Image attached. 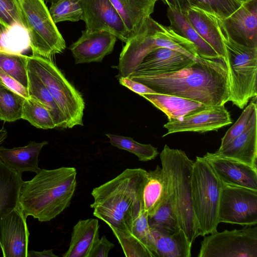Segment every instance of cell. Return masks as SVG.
<instances>
[{
  "label": "cell",
  "instance_id": "1",
  "mask_svg": "<svg viewBox=\"0 0 257 257\" xmlns=\"http://www.w3.org/2000/svg\"><path fill=\"white\" fill-rule=\"evenodd\" d=\"M128 77L157 93L182 97L208 106L224 105L229 101L228 73L222 59L198 57L191 65L178 71L134 72Z\"/></svg>",
  "mask_w": 257,
  "mask_h": 257
},
{
  "label": "cell",
  "instance_id": "2",
  "mask_svg": "<svg viewBox=\"0 0 257 257\" xmlns=\"http://www.w3.org/2000/svg\"><path fill=\"white\" fill-rule=\"evenodd\" d=\"M147 178L148 171L143 169L127 168L91 192L93 215L110 228L118 242L131 232L143 209V191Z\"/></svg>",
  "mask_w": 257,
  "mask_h": 257
},
{
  "label": "cell",
  "instance_id": "3",
  "mask_svg": "<svg viewBox=\"0 0 257 257\" xmlns=\"http://www.w3.org/2000/svg\"><path fill=\"white\" fill-rule=\"evenodd\" d=\"M74 167L40 169L30 180L24 181L19 205L26 217L49 221L70 205L77 182Z\"/></svg>",
  "mask_w": 257,
  "mask_h": 257
},
{
  "label": "cell",
  "instance_id": "4",
  "mask_svg": "<svg viewBox=\"0 0 257 257\" xmlns=\"http://www.w3.org/2000/svg\"><path fill=\"white\" fill-rule=\"evenodd\" d=\"M170 201L180 229L192 245L200 235L192 204L191 175L194 161L179 149L165 145L160 154Z\"/></svg>",
  "mask_w": 257,
  "mask_h": 257
},
{
  "label": "cell",
  "instance_id": "5",
  "mask_svg": "<svg viewBox=\"0 0 257 257\" xmlns=\"http://www.w3.org/2000/svg\"><path fill=\"white\" fill-rule=\"evenodd\" d=\"M223 183L203 157H196L191 175L192 204L201 236L217 231Z\"/></svg>",
  "mask_w": 257,
  "mask_h": 257
},
{
  "label": "cell",
  "instance_id": "6",
  "mask_svg": "<svg viewBox=\"0 0 257 257\" xmlns=\"http://www.w3.org/2000/svg\"><path fill=\"white\" fill-rule=\"evenodd\" d=\"M32 55L52 59L63 53L66 43L53 22L44 0H16Z\"/></svg>",
  "mask_w": 257,
  "mask_h": 257
},
{
  "label": "cell",
  "instance_id": "7",
  "mask_svg": "<svg viewBox=\"0 0 257 257\" xmlns=\"http://www.w3.org/2000/svg\"><path fill=\"white\" fill-rule=\"evenodd\" d=\"M27 66L39 77L52 96L63 114L66 128L83 125L85 102L82 95L52 59L32 55L28 56Z\"/></svg>",
  "mask_w": 257,
  "mask_h": 257
},
{
  "label": "cell",
  "instance_id": "8",
  "mask_svg": "<svg viewBox=\"0 0 257 257\" xmlns=\"http://www.w3.org/2000/svg\"><path fill=\"white\" fill-rule=\"evenodd\" d=\"M222 35L224 61L229 76V101L242 109L250 98L257 95V48L239 45Z\"/></svg>",
  "mask_w": 257,
  "mask_h": 257
},
{
  "label": "cell",
  "instance_id": "9",
  "mask_svg": "<svg viewBox=\"0 0 257 257\" xmlns=\"http://www.w3.org/2000/svg\"><path fill=\"white\" fill-rule=\"evenodd\" d=\"M198 256L257 257L256 225L204 236Z\"/></svg>",
  "mask_w": 257,
  "mask_h": 257
},
{
  "label": "cell",
  "instance_id": "10",
  "mask_svg": "<svg viewBox=\"0 0 257 257\" xmlns=\"http://www.w3.org/2000/svg\"><path fill=\"white\" fill-rule=\"evenodd\" d=\"M218 221L242 226L256 225L257 191L223 184L219 199Z\"/></svg>",
  "mask_w": 257,
  "mask_h": 257
},
{
  "label": "cell",
  "instance_id": "11",
  "mask_svg": "<svg viewBox=\"0 0 257 257\" xmlns=\"http://www.w3.org/2000/svg\"><path fill=\"white\" fill-rule=\"evenodd\" d=\"M79 4L86 31H107L124 43L130 39L122 19L109 0H79Z\"/></svg>",
  "mask_w": 257,
  "mask_h": 257
},
{
  "label": "cell",
  "instance_id": "12",
  "mask_svg": "<svg viewBox=\"0 0 257 257\" xmlns=\"http://www.w3.org/2000/svg\"><path fill=\"white\" fill-rule=\"evenodd\" d=\"M218 22L224 36L239 45L257 48V0L243 2L230 16Z\"/></svg>",
  "mask_w": 257,
  "mask_h": 257
},
{
  "label": "cell",
  "instance_id": "13",
  "mask_svg": "<svg viewBox=\"0 0 257 257\" xmlns=\"http://www.w3.org/2000/svg\"><path fill=\"white\" fill-rule=\"evenodd\" d=\"M164 125L169 134L186 132L202 133L218 129L232 123L229 112L224 105L210 106L193 114L169 119Z\"/></svg>",
  "mask_w": 257,
  "mask_h": 257
},
{
  "label": "cell",
  "instance_id": "14",
  "mask_svg": "<svg viewBox=\"0 0 257 257\" xmlns=\"http://www.w3.org/2000/svg\"><path fill=\"white\" fill-rule=\"evenodd\" d=\"M26 218L19 206L3 219L0 246L4 257H27L30 233Z\"/></svg>",
  "mask_w": 257,
  "mask_h": 257
},
{
  "label": "cell",
  "instance_id": "15",
  "mask_svg": "<svg viewBox=\"0 0 257 257\" xmlns=\"http://www.w3.org/2000/svg\"><path fill=\"white\" fill-rule=\"evenodd\" d=\"M203 157L223 184L257 191V169L214 153H207Z\"/></svg>",
  "mask_w": 257,
  "mask_h": 257
},
{
  "label": "cell",
  "instance_id": "16",
  "mask_svg": "<svg viewBox=\"0 0 257 257\" xmlns=\"http://www.w3.org/2000/svg\"><path fill=\"white\" fill-rule=\"evenodd\" d=\"M117 38L107 31H82L80 37L69 47L75 64L100 62L113 50Z\"/></svg>",
  "mask_w": 257,
  "mask_h": 257
},
{
  "label": "cell",
  "instance_id": "17",
  "mask_svg": "<svg viewBox=\"0 0 257 257\" xmlns=\"http://www.w3.org/2000/svg\"><path fill=\"white\" fill-rule=\"evenodd\" d=\"M214 153L257 169V109L252 113L243 132Z\"/></svg>",
  "mask_w": 257,
  "mask_h": 257
},
{
  "label": "cell",
  "instance_id": "18",
  "mask_svg": "<svg viewBox=\"0 0 257 257\" xmlns=\"http://www.w3.org/2000/svg\"><path fill=\"white\" fill-rule=\"evenodd\" d=\"M196 60L178 51L158 47L144 58L134 72L152 73L176 72L189 66Z\"/></svg>",
  "mask_w": 257,
  "mask_h": 257
},
{
  "label": "cell",
  "instance_id": "19",
  "mask_svg": "<svg viewBox=\"0 0 257 257\" xmlns=\"http://www.w3.org/2000/svg\"><path fill=\"white\" fill-rule=\"evenodd\" d=\"M119 243L125 256L154 257L148 215L144 208L134 221L131 232Z\"/></svg>",
  "mask_w": 257,
  "mask_h": 257
},
{
  "label": "cell",
  "instance_id": "20",
  "mask_svg": "<svg viewBox=\"0 0 257 257\" xmlns=\"http://www.w3.org/2000/svg\"><path fill=\"white\" fill-rule=\"evenodd\" d=\"M185 16L199 35L211 46L219 57L224 60L225 48L218 19L207 12L192 6Z\"/></svg>",
  "mask_w": 257,
  "mask_h": 257
},
{
  "label": "cell",
  "instance_id": "21",
  "mask_svg": "<svg viewBox=\"0 0 257 257\" xmlns=\"http://www.w3.org/2000/svg\"><path fill=\"white\" fill-rule=\"evenodd\" d=\"M48 144L47 141H30L23 147L7 148L0 146V159L9 167L21 174L24 172L36 173L40 169L39 155L43 147Z\"/></svg>",
  "mask_w": 257,
  "mask_h": 257
},
{
  "label": "cell",
  "instance_id": "22",
  "mask_svg": "<svg viewBox=\"0 0 257 257\" xmlns=\"http://www.w3.org/2000/svg\"><path fill=\"white\" fill-rule=\"evenodd\" d=\"M22 174L7 166L0 159V240L3 219L20 206Z\"/></svg>",
  "mask_w": 257,
  "mask_h": 257
},
{
  "label": "cell",
  "instance_id": "23",
  "mask_svg": "<svg viewBox=\"0 0 257 257\" xmlns=\"http://www.w3.org/2000/svg\"><path fill=\"white\" fill-rule=\"evenodd\" d=\"M109 1L120 16L132 38L151 17L158 0Z\"/></svg>",
  "mask_w": 257,
  "mask_h": 257
},
{
  "label": "cell",
  "instance_id": "24",
  "mask_svg": "<svg viewBox=\"0 0 257 257\" xmlns=\"http://www.w3.org/2000/svg\"><path fill=\"white\" fill-rule=\"evenodd\" d=\"M98 220L94 218L80 220L73 226L68 250L63 257H89L99 239Z\"/></svg>",
  "mask_w": 257,
  "mask_h": 257
},
{
  "label": "cell",
  "instance_id": "25",
  "mask_svg": "<svg viewBox=\"0 0 257 257\" xmlns=\"http://www.w3.org/2000/svg\"><path fill=\"white\" fill-rule=\"evenodd\" d=\"M141 96L163 111L168 119L190 115L212 106L190 99L169 94L156 93Z\"/></svg>",
  "mask_w": 257,
  "mask_h": 257
},
{
  "label": "cell",
  "instance_id": "26",
  "mask_svg": "<svg viewBox=\"0 0 257 257\" xmlns=\"http://www.w3.org/2000/svg\"><path fill=\"white\" fill-rule=\"evenodd\" d=\"M154 257H190L192 245L184 231L172 234L162 233L150 228Z\"/></svg>",
  "mask_w": 257,
  "mask_h": 257
},
{
  "label": "cell",
  "instance_id": "27",
  "mask_svg": "<svg viewBox=\"0 0 257 257\" xmlns=\"http://www.w3.org/2000/svg\"><path fill=\"white\" fill-rule=\"evenodd\" d=\"M167 17L170 23L169 27L176 34L192 42L199 57L211 60L221 59L196 32L185 15L168 7Z\"/></svg>",
  "mask_w": 257,
  "mask_h": 257
},
{
  "label": "cell",
  "instance_id": "28",
  "mask_svg": "<svg viewBox=\"0 0 257 257\" xmlns=\"http://www.w3.org/2000/svg\"><path fill=\"white\" fill-rule=\"evenodd\" d=\"M167 190V181L162 167L148 172L143 191V204L148 216L155 214L160 207Z\"/></svg>",
  "mask_w": 257,
  "mask_h": 257
},
{
  "label": "cell",
  "instance_id": "29",
  "mask_svg": "<svg viewBox=\"0 0 257 257\" xmlns=\"http://www.w3.org/2000/svg\"><path fill=\"white\" fill-rule=\"evenodd\" d=\"M28 76L29 97L38 101L49 110L56 127L66 128L63 114L52 96L39 77L28 67Z\"/></svg>",
  "mask_w": 257,
  "mask_h": 257
},
{
  "label": "cell",
  "instance_id": "30",
  "mask_svg": "<svg viewBox=\"0 0 257 257\" xmlns=\"http://www.w3.org/2000/svg\"><path fill=\"white\" fill-rule=\"evenodd\" d=\"M153 37L157 48L165 47L178 51L196 60L198 57L193 44L174 32L169 26L153 20Z\"/></svg>",
  "mask_w": 257,
  "mask_h": 257
},
{
  "label": "cell",
  "instance_id": "31",
  "mask_svg": "<svg viewBox=\"0 0 257 257\" xmlns=\"http://www.w3.org/2000/svg\"><path fill=\"white\" fill-rule=\"evenodd\" d=\"M148 223L150 228L164 233L172 234L180 229L170 201L167 183L162 202L155 214L148 216Z\"/></svg>",
  "mask_w": 257,
  "mask_h": 257
},
{
  "label": "cell",
  "instance_id": "32",
  "mask_svg": "<svg viewBox=\"0 0 257 257\" xmlns=\"http://www.w3.org/2000/svg\"><path fill=\"white\" fill-rule=\"evenodd\" d=\"M28 56L0 50V69L28 89Z\"/></svg>",
  "mask_w": 257,
  "mask_h": 257
},
{
  "label": "cell",
  "instance_id": "33",
  "mask_svg": "<svg viewBox=\"0 0 257 257\" xmlns=\"http://www.w3.org/2000/svg\"><path fill=\"white\" fill-rule=\"evenodd\" d=\"M25 99L0 81V120L14 122L21 119Z\"/></svg>",
  "mask_w": 257,
  "mask_h": 257
},
{
  "label": "cell",
  "instance_id": "34",
  "mask_svg": "<svg viewBox=\"0 0 257 257\" xmlns=\"http://www.w3.org/2000/svg\"><path fill=\"white\" fill-rule=\"evenodd\" d=\"M22 118L39 128L47 130L56 127L49 110L42 104L30 97L25 99Z\"/></svg>",
  "mask_w": 257,
  "mask_h": 257
},
{
  "label": "cell",
  "instance_id": "35",
  "mask_svg": "<svg viewBox=\"0 0 257 257\" xmlns=\"http://www.w3.org/2000/svg\"><path fill=\"white\" fill-rule=\"evenodd\" d=\"M106 136L113 146L134 154L140 161L152 160L159 154L157 148L151 144H141L127 137L111 134H106Z\"/></svg>",
  "mask_w": 257,
  "mask_h": 257
},
{
  "label": "cell",
  "instance_id": "36",
  "mask_svg": "<svg viewBox=\"0 0 257 257\" xmlns=\"http://www.w3.org/2000/svg\"><path fill=\"white\" fill-rule=\"evenodd\" d=\"M190 5L214 16L224 19L233 14L242 5L240 0H188Z\"/></svg>",
  "mask_w": 257,
  "mask_h": 257
},
{
  "label": "cell",
  "instance_id": "37",
  "mask_svg": "<svg viewBox=\"0 0 257 257\" xmlns=\"http://www.w3.org/2000/svg\"><path fill=\"white\" fill-rule=\"evenodd\" d=\"M53 22H77L82 20V11L79 0H59L51 4L49 9Z\"/></svg>",
  "mask_w": 257,
  "mask_h": 257
},
{
  "label": "cell",
  "instance_id": "38",
  "mask_svg": "<svg viewBox=\"0 0 257 257\" xmlns=\"http://www.w3.org/2000/svg\"><path fill=\"white\" fill-rule=\"evenodd\" d=\"M17 27L23 28L16 0H0V30L6 33Z\"/></svg>",
  "mask_w": 257,
  "mask_h": 257
},
{
  "label": "cell",
  "instance_id": "39",
  "mask_svg": "<svg viewBox=\"0 0 257 257\" xmlns=\"http://www.w3.org/2000/svg\"><path fill=\"white\" fill-rule=\"evenodd\" d=\"M256 99L251 101L245 108L242 113L233 124L228 130L221 139V145L218 149H222L226 146L236 137L243 132L246 127L253 111L257 109Z\"/></svg>",
  "mask_w": 257,
  "mask_h": 257
},
{
  "label": "cell",
  "instance_id": "40",
  "mask_svg": "<svg viewBox=\"0 0 257 257\" xmlns=\"http://www.w3.org/2000/svg\"><path fill=\"white\" fill-rule=\"evenodd\" d=\"M114 247V244L104 235L97 240L89 257H107L109 251Z\"/></svg>",
  "mask_w": 257,
  "mask_h": 257
},
{
  "label": "cell",
  "instance_id": "41",
  "mask_svg": "<svg viewBox=\"0 0 257 257\" xmlns=\"http://www.w3.org/2000/svg\"><path fill=\"white\" fill-rule=\"evenodd\" d=\"M0 81L7 87L17 92L25 98L29 97L27 88L24 87L14 78L1 69Z\"/></svg>",
  "mask_w": 257,
  "mask_h": 257
},
{
  "label": "cell",
  "instance_id": "42",
  "mask_svg": "<svg viewBox=\"0 0 257 257\" xmlns=\"http://www.w3.org/2000/svg\"><path fill=\"white\" fill-rule=\"evenodd\" d=\"M119 82L122 85L128 88L140 95L145 94L156 93V92L146 85L132 80L129 77L118 78Z\"/></svg>",
  "mask_w": 257,
  "mask_h": 257
},
{
  "label": "cell",
  "instance_id": "43",
  "mask_svg": "<svg viewBox=\"0 0 257 257\" xmlns=\"http://www.w3.org/2000/svg\"><path fill=\"white\" fill-rule=\"evenodd\" d=\"M168 5L182 14L185 15L188 10L191 7L188 0H162Z\"/></svg>",
  "mask_w": 257,
  "mask_h": 257
},
{
  "label": "cell",
  "instance_id": "44",
  "mask_svg": "<svg viewBox=\"0 0 257 257\" xmlns=\"http://www.w3.org/2000/svg\"><path fill=\"white\" fill-rule=\"evenodd\" d=\"M27 257H58L55 254L52 249H44L39 251L36 250H28Z\"/></svg>",
  "mask_w": 257,
  "mask_h": 257
},
{
  "label": "cell",
  "instance_id": "45",
  "mask_svg": "<svg viewBox=\"0 0 257 257\" xmlns=\"http://www.w3.org/2000/svg\"><path fill=\"white\" fill-rule=\"evenodd\" d=\"M8 136V132L5 128L0 129V145L5 141Z\"/></svg>",
  "mask_w": 257,
  "mask_h": 257
},
{
  "label": "cell",
  "instance_id": "46",
  "mask_svg": "<svg viewBox=\"0 0 257 257\" xmlns=\"http://www.w3.org/2000/svg\"><path fill=\"white\" fill-rule=\"evenodd\" d=\"M47 2L50 3L51 4L57 2L59 0H45Z\"/></svg>",
  "mask_w": 257,
  "mask_h": 257
},
{
  "label": "cell",
  "instance_id": "47",
  "mask_svg": "<svg viewBox=\"0 0 257 257\" xmlns=\"http://www.w3.org/2000/svg\"><path fill=\"white\" fill-rule=\"evenodd\" d=\"M240 1H241V2H244V1H247V0H240Z\"/></svg>",
  "mask_w": 257,
  "mask_h": 257
}]
</instances>
